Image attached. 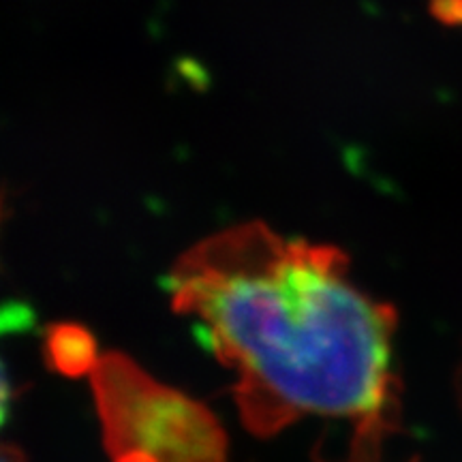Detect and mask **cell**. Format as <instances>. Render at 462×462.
Wrapping results in <instances>:
<instances>
[{"label": "cell", "mask_w": 462, "mask_h": 462, "mask_svg": "<svg viewBox=\"0 0 462 462\" xmlns=\"http://www.w3.org/2000/svg\"><path fill=\"white\" fill-rule=\"evenodd\" d=\"M167 281L173 310L234 373L253 435L309 415L340 420L351 429L345 462H390L402 432L396 310L356 285L340 248L242 223L190 246Z\"/></svg>", "instance_id": "6da1fadb"}, {"label": "cell", "mask_w": 462, "mask_h": 462, "mask_svg": "<svg viewBox=\"0 0 462 462\" xmlns=\"http://www.w3.org/2000/svg\"><path fill=\"white\" fill-rule=\"evenodd\" d=\"M92 385L114 462H225V435L208 409L126 357H99Z\"/></svg>", "instance_id": "7a4b0ae2"}, {"label": "cell", "mask_w": 462, "mask_h": 462, "mask_svg": "<svg viewBox=\"0 0 462 462\" xmlns=\"http://www.w3.org/2000/svg\"><path fill=\"white\" fill-rule=\"evenodd\" d=\"M430 14L449 26H462V0H426Z\"/></svg>", "instance_id": "3957f363"}, {"label": "cell", "mask_w": 462, "mask_h": 462, "mask_svg": "<svg viewBox=\"0 0 462 462\" xmlns=\"http://www.w3.org/2000/svg\"><path fill=\"white\" fill-rule=\"evenodd\" d=\"M9 401H11L9 377H7V371H5L3 362H0V424H3L5 418H7Z\"/></svg>", "instance_id": "277c9868"}, {"label": "cell", "mask_w": 462, "mask_h": 462, "mask_svg": "<svg viewBox=\"0 0 462 462\" xmlns=\"http://www.w3.org/2000/svg\"><path fill=\"white\" fill-rule=\"evenodd\" d=\"M0 462H26V458L17 448L9 446V443H0Z\"/></svg>", "instance_id": "5b68a950"}, {"label": "cell", "mask_w": 462, "mask_h": 462, "mask_svg": "<svg viewBox=\"0 0 462 462\" xmlns=\"http://www.w3.org/2000/svg\"><path fill=\"white\" fill-rule=\"evenodd\" d=\"M456 394H458V401H460V409H462V362H460L458 374H456Z\"/></svg>", "instance_id": "8992f818"}, {"label": "cell", "mask_w": 462, "mask_h": 462, "mask_svg": "<svg viewBox=\"0 0 462 462\" xmlns=\"http://www.w3.org/2000/svg\"><path fill=\"white\" fill-rule=\"evenodd\" d=\"M3 212H5V195L0 190V221H3Z\"/></svg>", "instance_id": "52a82bcc"}]
</instances>
